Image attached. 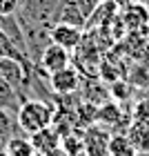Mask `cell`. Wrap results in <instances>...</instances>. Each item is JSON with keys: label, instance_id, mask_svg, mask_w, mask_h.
<instances>
[{"label": "cell", "instance_id": "1", "mask_svg": "<svg viewBox=\"0 0 149 156\" xmlns=\"http://www.w3.org/2000/svg\"><path fill=\"white\" fill-rule=\"evenodd\" d=\"M56 105L54 101H40V98H27L16 112V123L20 132L27 136H33L36 132H42L54 125Z\"/></svg>", "mask_w": 149, "mask_h": 156}, {"label": "cell", "instance_id": "2", "mask_svg": "<svg viewBox=\"0 0 149 156\" xmlns=\"http://www.w3.org/2000/svg\"><path fill=\"white\" fill-rule=\"evenodd\" d=\"M60 5L62 0H20V9L16 16L54 27L60 20Z\"/></svg>", "mask_w": 149, "mask_h": 156}, {"label": "cell", "instance_id": "3", "mask_svg": "<svg viewBox=\"0 0 149 156\" xmlns=\"http://www.w3.org/2000/svg\"><path fill=\"white\" fill-rule=\"evenodd\" d=\"M20 20V27H23L25 34V47H27V56H29L31 65H36L40 60L42 51L51 45V27L42 25V23H31V20Z\"/></svg>", "mask_w": 149, "mask_h": 156}, {"label": "cell", "instance_id": "4", "mask_svg": "<svg viewBox=\"0 0 149 156\" xmlns=\"http://www.w3.org/2000/svg\"><path fill=\"white\" fill-rule=\"evenodd\" d=\"M111 129L105 125H89L82 129V152L85 156H109Z\"/></svg>", "mask_w": 149, "mask_h": 156}, {"label": "cell", "instance_id": "5", "mask_svg": "<svg viewBox=\"0 0 149 156\" xmlns=\"http://www.w3.org/2000/svg\"><path fill=\"white\" fill-rule=\"evenodd\" d=\"M49 85H51V91L58 96H71L80 87V72L74 65H67L65 69H58V72L49 74Z\"/></svg>", "mask_w": 149, "mask_h": 156}, {"label": "cell", "instance_id": "6", "mask_svg": "<svg viewBox=\"0 0 149 156\" xmlns=\"http://www.w3.org/2000/svg\"><path fill=\"white\" fill-rule=\"evenodd\" d=\"M67 65H71V51H67V49H62L58 45H49L45 51H42L40 60L36 62V69H40V72H45L47 76L58 72V69H65Z\"/></svg>", "mask_w": 149, "mask_h": 156}, {"label": "cell", "instance_id": "7", "mask_svg": "<svg viewBox=\"0 0 149 156\" xmlns=\"http://www.w3.org/2000/svg\"><path fill=\"white\" fill-rule=\"evenodd\" d=\"M82 38H85V31L80 27H74V25H67V23H56L51 27V42L62 47V49H67V51H71V54L80 47Z\"/></svg>", "mask_w": 149, "mask_h": 156}, {"label": "cell", "instance_id": "8", "mask_svg": "<svg viewBox=\"0 0 149 156\" xmlns=\"http://www.w3.org/2000/svg\"><path fill=\"white\" fill-rule=\"evenodd\" d=\"M120 20H123V25L127 27V29H140V27H147L149 25V9L147 5L140 0V2H127L123 7V16H120Z\"/></svg>", "mask_w": 149, "mask_h": 156}, {"label": "cell", "instance_id": "9", "mask_svg": "<svg viewBox=\"0 0 149 156\" xmlns=\"http://www.w3.org/2000/svg\"><path fill=\"white\" fill-rule=\"evenodd\" d=\"M0 31L5 34L7 38L13 42V47L20 49L25 56H27V47H25V34H23V27H20V20L18 16H0ZM29 58V56H27Z\"/></svg>", "mask_w": 149, "mask_h": 156}, {"label": "cell", "instance_id": "10", "mask_svg": "<svg viewBox=\"0 0 149 156\" xmlns=\"http://www.w3.org/2000/svg\"><path fill=\"white\" fill-rule=\"evenodd\" d=\"M29 140L33 145V150L38 154H42V156L60 150V134L56 132V127H47V129H42V132H36Z\"/></svg>", "mask_w": 149, "mask_h": 156}, {"label": "cell", "instance_id": "11", "mask_svg": "<svg viewBox=\"0 0 149 156\" xmlns=\"http://www.w3.org/2000/svg\"><path fill=\"white\" fill-rule=\"evenodd\" d=\"M127 138H129V143L133 145V150L136 154H149V125L147 123H136V120H131V125L127 127Z\"/></svg>", "mask_w": 149, "mask_h": 156}, {"label": "cell", "instance_id": "12", "mask_svg": "<svg viewBox=\"0 0 149 156\" xmlns=\"http://www.w3.org/2000/svg\"><path fill=\"white\" fill-rule=\"evenodd\" d=\"M20 105H23V101H20L18 91L13 89V87L5 80L2 76H0V109L11 112V114L16 116V112H18Z\"/></svg>", "mask_w": 149, "mask_h": 156}, {"label": "cell", "instance_id": "13", "mask_svg": "<svg viewBox=\"0 0 149 156\" xmlns=\"http://www.w3.org/2000/svg\"><path fill=\"white\" fill-rule=\"evenodd\" d=\"M58 23H67V25L80 27V29L85 31L87 20L82 18V13L78 11V7L71 2V0H62V5H60V20H58Z\"/></svg>", "mask_w": 149, "mask_h": 156}, {"label": "cell", "instance_id": "14", "mask_svg": "<svg viewBox=\"0 0 149 156\" xmlns=\"http://www.w3.org/2000/svg\"><path fill=\"white\" fill-rule=\"evenodd\" d=\"M5 152L9 156H36L38 152L33 150L31 140L25 136H13L5 143Z\"/></svg>", "mask_w": 149, "mask_h": 156}, {"label": "cell", "instance_id": "15", "mask_svg": "<svg viewBox=\"0 0 149 156\" xmlns=\"http://www.w3.org/2000/svg\"><path fill=\"white\" fill-rule=\"evenodd\" d=\"M109 156H138L133 145L129 143L127 134H111L109 140Z\"/></svg>", "mask_w": 149, "mask_h": 156}, {"label": "cell", "instance_id": "16", "mask_svg": "<svg viewBox=\"0 0 149 156\" xmlns=\"http://www.w3.org/2000/svg\"><path fill=\"white\" fill-rule=\"evenodd\" d=\"M60 150L65 156H80L82 152V132H69L67 136L60 138Z\"/></svg>", "mask_w": 149, "mask_h": 156}, {"label": "cell", "instance_id": "17", "mask_svg": "<svg viewBox=\"0 0 149 156\" xmlns=\"http://www.w3.org/2000/svg\"><path fill=\"white\" fill-rule=\"evenodd\" d=\"M0 58H13V60H20V62H23V65H27V67H33L31 60L27 58L20 49L13 47V42L7 38L2 31H0Z\"/></svg>", "mask_w": 149, "mask_h": 156}, {"label": "cell", "instance_id": "18", "mask_svg": "<svg viewBox=\"0 0 149 156\" xmlns=\"http://www.w3.org/2000/svg\"><path fill=\"white\" fill-rule=\"evenodd\" d=\"M13 125H18L16 123V116H11V112H5V109H0V143H5L9 138H13Z\"/></svg>", "mask_w": 149, "mask_h": 156}, {"label": "cell", "instance_id": "19", "mask_svg": "<svg viewBox=\"0 0 149 156\" xmlns=\"http://www.w3.org/2000/svg\"><path fill=\"white\" fill-rule=\"evenodd\" d=\"M109 96H111L116 103H123V101H127V98L131 96V85L127 83V80H123V78H118V83H113V85H111Z\"/></svg>", "mask_w": 149, "mask_h": 156}, {"label": "cell", "instance_id": "20", "mask_svg": "<svg viewBox=\"0 0 149 156\" xmlns=\"http://www.w3.org/2000/svg\"><path fill=\"white\" fill-rule=\"evenodd\" d=\"M71 2L78 7V11L82 13V18L85 20H89L91 16H94V11L100 7V2L102 0H71Z\"/></svg>", "mask_w": 149, "mask_h": 156}, {"label": "cell", "instance_id": "21", "mask_svg": "<svg viewBox=\"0 0 149 156\" xmlns=\"http://www.w3.org/2000/svg\"><path fill=\"white\" fill-rule=\"evenodd\" d=\"M131 120H136V123H147L149 125V98H143L140 103H136L133 114H131Z\"/></svg>", "mask_w": 149, "mask_h": 156}, {"label": "cell", "instance_id": "22", "mask_svg": "<svg viewBox=\"0 0 149 156\" xmlns=\"http://www.w3.org/2000/svg\"><path fill=\"white\" fill-rule=\"evenodd\" d=\"M20 9V0H0V16H13Z\"/></svg>", "mask_w": 149, "mask_h": 156}, {"label": "cell", "instance_id": "23", "mask_svg": "<svg viewBox=\"0 0 149 156\" xmlns=\"http://www.w3.org/2000/svg\"><path fill=\"white\" fill-rule=\"evenodd\" d=\"M0 156H9V154H7L5 150H0Z\"/></svg>", "mask_w": 149, "mask_h": 156}, {"label": "cell", "instance_id": "24", "mask_svg": "<svg viewBox=\"0 0 149 156\" xmlns=\"http://www.w3.org/2000/svg\"><path fill=\"white\" fill-rule=\"evenodd\" d=\"M143 2H145V5H147V9H149V0H143Z\"/></svg>", "mask_w": 149, "mask_h": 156}, {"label": "cell", "instance_id": "25", "mask_svg": "<svg viewBox=\"0 0 149 156\" xmlns=\"http://www.w3.org/2000/svg\"><path fill=\"white\" fill-rule=\"evenodd\" d=\"M80 156H85V154H80Z\"/></svg>", "mask_w": 149, "mask_h": 156}]
</instances>
